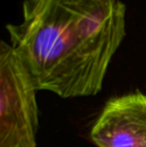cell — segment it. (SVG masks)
<instances>
[{
	"label": "cell",
	"instance_id": "3957f363",
	"mask_svg": "<svg viewBox=\"0 0 146 147\" xmlns=\"http://www.w3.org/2000/svg\"><path fill=\"white\" fill-rule=\"evenodd\" d=\"M90 138L96 147H146V94L113 97L95 120Z\"/></svg>",
	"mask_w": 146,
	"mask_h": 147
},
{
	"label": "cell",
	"instance_id": "6da1fadb",
	"mask_svg": "<svg viewBox=\"0 0 146 147\" xmlns=\"http://www.w3.org/2000/svg\"><path fill=\"white\" fill-rule=\"evenodd\" d=\"M6 29L37 90L62 98L93 96L126 36V5L123 0H24L20 22Z\"/></svg>",
	"mask_w": 146,
	"mask_h": 147
},
{
	"label": "cell",
	"instance_id": "7a4b0ae2",
	"mask_svg": "<svg viewBox=\"0 0 146 147\" xmlns=\"http://www.w3.org/2000/svg\"><path fill=\"white\" fill-rule=\"evenodd\" d=\"M35 84L10 43L0 44V147H37Z\"/></svg>",
	"mask_w": 146,
	"mask_h": 147
}]
</instances>
